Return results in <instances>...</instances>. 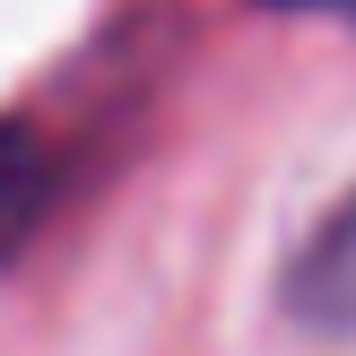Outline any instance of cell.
Masks as SVG:
<instances>
[{"label": "cell", "instance_id": "obj_1", "mask_svg": "<svg viewBox=\"0 0 356 356\" xmlns=\"http://www.w3.org/2000/svg\"><path fill=\"white\" fill-rule=\"evenodd\" d=\"M287 313L305 330H322V339H356V191L287 261Z\"/></svg>", "mask_w": 356, "mask_h": 356}, {"label": "cell", "instance_id": "obj_2", "mask_svg": "<svg viewBox=\"0 0 356 356\" xmlns=\"http://www.w3.org/2000/svg\"><path fill=\"white\" fill-rule=\"evenodd\" d=\"M44 200H52L44 148H35V139H17V131H0V252H9V243L44 218Z\"/></svg>", "mask_w": 356, "mask_h": 356}, {"label": "cell", "instance_id": "obj_3", "mask_svg": "<svg viewBox=\"0 0 356 356\" xmlns=\"http://www.w3.org/2000/svg\"><path fill=\"white\" fill-rule=\"evenodd\" d=\"M278 9H313V17H339V26H356V0H278Z\"/></svg>", "mask_w": 356, "mask_h": 356}]
</instances>
